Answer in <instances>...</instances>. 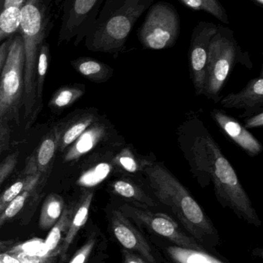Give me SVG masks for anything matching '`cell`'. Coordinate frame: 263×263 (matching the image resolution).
Wrapping results in <instances>:
<instances>
[{"instance_id": "6da1fadb", "label": "cell", "mask_w": 263, "mask_h": 263, "mask_svg": "<svg viewBox=\"0 0 263 263\" xmlns=\"http://www.w3.org/2000/svg\"><path fill=\"white\" fill-rule=\"evenodd\" d=\"M178 142L190 171L202 188L213 182L218 202L238 217L256 227L262 222L219 144L200 119L187 120L178 131Z\"/></svg>"}, {"instance_id": "7a4b0ae2", "label": "cell", "mask_w": 263, "mask_h": 263, "mask_svg": "<svg viewBox=\"0 0 263 263\" xmlns=\"http://www.w3.org/2000/svg\"><path fill=\"white\" fill-rule=\"evenodd\" d=\"M144 177L151 194L171 212L185 233L207 250L218 253L219 232L191 193L166 166L155 162L145 170Z\"/></svg>"}, {"instance_id": "3957f363", "label": "cell", "mask_w": 263, "mask_h": 263, "mask_svg": "<svg viewBox=\"0 0 263 263\" xmlns=\"http://www.w3.org/2000/svg\"><path fill=\"white\" fill-rule=\"evenodd\" d=\"M154 0H105L97 20L84 38L92 52L117 57L126 49V43L138 18Z\"/></svg>"}, {"instance_id": "277c9868", "label": "cell", "mask_w": 263, "mask_h": 263, "mask_svg": "<svg viewBox=\"0 0 263 263\" xmlns=\"http://www.w3.org/2000/svg\"><path fill=\"white\" fill-rule=\"evenodd\" d=\"M52 5L43 0H28L21 9L19 33L24 46L23 103L25 114H30L35 103L36 69L40 46L52 29Z\"/></svg>"}, {"instance_id": "5b68a950", "label": "cell", "mask_w": 263, "mask_h": 263, "mask_svg": "<svg viewBox=\"0 0 263 263\" xmlns=\"http://www.w3.org/2000/svg\"><path fill=\"white\" fill-rule=\"evenodd\" d=\"M238 62L250 63L248 53L243 52L235 38L234 31L219 25L209 43L206 81L204 96L219 103L222 88Z\"/></svg>"}, {"instance_id": "8992f818", "label": "cell", "mask_w": 263, "mask_h": 263, "mask_svg": "<svg viewBox=\"0 0 263 263\" xmlns=\"http://www.w3.org/2000/svg\"><path fill=\"white\" fill-rule=\"evenodd\" d=\"M180 31V15L174 5L157 2L147 10L145 20L137 31V40L145 49H170L177 43Z\"/></svg>"}, {"instance_id": "52a82bcc", "label": "cell", "mask_w": 263, "mask_h": 263, "mask_svg": "<svg viewBox=\"0 0 263 263\" xmlns=\"http://www.w3.org/2000/svg\"><path fill=\"white\" fill-rule=\"evenodd\" d=\"M116 204L120 211L132 220L144 233L162 238L178 247L192 250H208L194 238L183 231L176 219L166 213L139 208L125 202H118Z\"/></svg>"}, {"instance_id": "ba28073f", "label": "cell", "mask_w": 263, "mask_h": 263, "mask_svg": "<svg viewBox=\"0 0 263 263\" xmlns=\"http://www.w3.org/2000/svg\"><path fill=\"white\" fill-rule=\"evenodd\" d=\"M24 46L21 35L12 36L6 62L0 75V103L3 118L15 117L23 97Z\"/></svg>"}, {"instance_id": "9c48e42d", "label": "cell", "mask_w": 263, "mask_h": 263, "mask_svg": "<svg viewBox=\"0 0 263 263\" xmlns=\"http://www.w3.org/2000/svg\"><path fill=\"white\" fill-rule=\"evenodd\" d=\"M106 213L108 231L120 248L137 253L149 263H164L162 255L145 233L120 211L117 204L110 205Z\"/></svg>"}, {"instance_id": "30bf717a", "label": "cell", "mask_w": 263, "mask_h": 263, "mask_svg": "<svg viewBox=\"0 0 263 263\" xmlns=\"http://www.w3.org/2000/svg\"><path fill=\"white\" fill-rule=\"evenodd\" d=\"M104 1L65 0L62 6L59 44L69 43L74 39V45L78 46L95 23Z\"/></svg>"}, {"instance_id": "8fae6325", "label": "cell", "mask_w": 263, "mask_h": 263, "mask_svg": "<svg viewBox=\"0 0 263 263\" xmlns=\"http://www.w3.org/2000/svg\"><path fill=\"white\" fill-rule=\"evenodd\" d=\"M219 25L210 22L201 21L193 29L188 50L190 73L197 96H202L206 81L208 47L213 35L217 32Z\"/></svg>"}, {"instance_id": "7c38bea8", "label": "cell", "mask_w": 263, "mask_h": 263, "mask_svg": "<svg viewBox=\"0 0 263 263\" xmlns=\"http://www.w3.org/2000/svg\"><path fill=\"white\" fill-rule=\"evenodd\" d=\"M122 139L123 136L112 123L108 120L98 119L71 145L65 154V161L77 160L98 146H103Z\"/></svg>"}, {"instance_id": "4fadbf2b", "label": "cell", "mask_w": 263, "mask_h": 263, "mask_svg": "<svg viewBox=\"0 0 263 263\" xmlns=\"http://www.w3.org/2000/svg\"><path fill=\"white\" fill-rule=\"evenodd\" d=\"M108 187L110 193L118 199V202L154 211L162 206L151 194L146 184L142 182V179L126 175L116 176Z\"/></svg>"}, {"instance_id": "5bb4252c", "label": "cell", "mask_w": 263, "mask_h": 263, "mask_svg": "<svg viewBox=\"0 0 263 263\" xmlns=\"http://www.w3.org/2000/svg\"><path fill=\"white\" fill-rule=\"evenodd\" d=\"M145 235L162 255L164 263H231L219 253L184 248L154 235Z\"/></svg>"}, {"instance_id": "9a60e30c", "label": "cell", "mask_w": 263, "mask_h": 263, "mask_svg": "<svg viewBox=\"0 0 263 263\" xmlns=\"http://www.w3.org/2000/svg\"><path fill=\"white\" fill-rule=\"evenodd\" d=\"M211 116L223 133L249 156L254 157L262 153V144L236 119L220 109H213Z\"/></svg>"}, {"instance_id": "2e32d148", "label": "cell", "mask_w": 263, "mask_h": 263, "mask_svg": "<svg viewBox=\"0 0 263 263\" xmlns=\"http://www.w3.org/2000/svg\"><path fill=\"white\" fill-rule=\"evenodd\" d=\"M228 109H245L247 115L262 110L263 106L262 71L259 77L249 82L245 88L238 93H231L219 101Z\"/></svg>"}, {"instance_id": "e0dca14e", "label": "cell", "mask_w": 263, "mask_h": 263, "mask_svg": "<svg viewBox=\"0 0 263 263\" xmlns=\"http://www.w3.org/2000/svg\"><path fill=\"white\" fill-rule=\"evenodd\" d=\"M155 162V158L152 155L139 154L131 144L127 142L114 156V164L121 176L126 175L140 179H145V170Z\"/></svg>"}, {"instance_id": "ac0fdd59", "label": "cell", "mask_w": 263, "mask_h": 263, "mask_svg": "<svg viewBox=\"0 0 263 263\" xmlns=\"http://www.w3.org/2000/svg\"><path fill=\"white\" fill-rule=\"evenodd\" d=\"M94 193L93 190H88L83 192L81 197L74 208L72 218L69 227L65 233L60 247V255L62 261L66 259V253L74 242L77 234L82 228L86 225L89 217L90 210L94 199Z\"/></svg>"}, {"instance_id": "d6986e66", "label": "cell", "mask_w": 263, "mask_h": 263, "mask_svg": "<svg viewBox=\"0 0 263 263\" xmlns=\"http://www.w3.org/2000/svg\"><path fill=\"white\" fill-rule=\"evenodd\" d=\"M58 150L57 138L55 131L48 133L37 147L35 153L31 156L24 170L26 176L29 175H42L50 170Z\"/></svg>"}, {"instance_id": "ffe728a7", "label": "cell", "mask_w": 263, "mask_h": 263, "mask_svg": "<svg viewBox=\"0 0 263 263\" xmlns=\"http://www.w3.org/2000/svg\"><path fill=\"white\" fill-rule=\"evenodd\" d=\"M98 119V116L96 112H85L73 119L62 127H56L54 131L57 135L58 150L64 151Z\"/></svg>"}, {"instance_id": "44dd1931", "label": "cell", "mask_w": 263, "mask_h": 263, "mask_svg": "<svg viewBox=\"0 0 263 263\" xmlns=\"http://www.w3.org/2000/svg\"><path fill=\"white\" fill-rule=\"evenodd\" d=\"M71 65L80 75L97 83H106L112 77L114 69L103 62L91 57H80Z\"/></svg>"}, {"instance_id": "7402d4cb", "label": "cell", "mask_w": 263, "mask_h": 263, "mask_svg": "<svg viewBox=\"0 0 263 263\" xmlns=\"http://www.w3.org/2000/svg\"><path fill=\"white\" fill-rule=\"evenodd\" d=\"M74 208L65 209L59 220L51 228L44 241V247L48 256L54 258L60 254L61 241L69 227L72 218Z\"/></svg>"}, {"instance_id": "603a6c76", "label": "cell", "mask_w": 263, "mask_h": 263, "mask_svg": "<svg viewBox=\"0 0 263 263\" xmlns=\"http://www.w3.org/2000/svg\"><path fill=\"white\" fill-rule=\"evenodd\" d=\"M63 210L64 201L63 198L57 194L49 195L42 206L39 220L40 228L42 230L52 228L60 219Z\"/></svg>"}, {"instance_id": "cb8c5ba5", "label": "cell", "mask_w": 263, "mask_h": 263, "mask_svg": "<svg viewBox=\"0 0 263 263\" xmlns=\"http://www.w3.org/2000/svg\"><path fill=\"white\" fill-rule=\"evenodd\" d=\"M40 179L41 177H38L32 181L20 195L5 207L4 210L0 213V227L13 219L21 212L31 195L35 192L36 189L38 186Z\"/></svg>"}, {"instance_id": "d4e9b609", "label": "cell", "mask_w": 263, "mask_h": 263, "mask_svg": "<svg viewBox=\"0 0 263 263\" xmlns=\"http://www.w3.org/2000/svg\"><path fill=\"white\" fill-rule=\"evenodd\" d=\"M181 4L188 9L202 11L214 16L224 24H230L226 9L220 0H178Z\"/></svg>"}, {"instance_id": "484cf974", "label": "cell", "mask_w": 263, "mask_h": 263, "mask_svg": "<svg viewBox=\"0 0 263 263\" xmlns=\"http://www.w3.org/2000/svg\"><path fill=\"white\" fill-rule=\"evenodd\" d=\"M49 57H50V47L47 42L40 46L37 57V69H36L35 80V102L40 103L43 97V86H44L45 79L49 66Z\"/></svg>"}, {"instance_id": "4316f807", "label": "cell", "mask_w": 263, "mask_h": 263, "mask_svg": "<svg viewBox=\"0 0 263 263\" xmlns=\"http://www.w3.org/2000/svg\"><path fill=\"white\" fill-rule=\"evenodd\" d=\"M22 7H9L0 13V43L15 35L20 27Z\"/></svg>"}, {"instance_id": "83f0119b", "label": "cell", "mask_w": 263, "mask_h": 263, "mask_svg": "<svg viewBox=\"0 0 263 263\" xmlns=\"http://www.w3.org/2000/svg\"><path fill=\"white\" fill-rule=\"evenodd\" d=\"M84 94V89L78 87L60 88L51 99L50 106L57 109H63L74 104Z\"/></svg>"}, {"instance_id": "f1b7e54d", "label": "cell", "mask_w": 263, "mask_h": 263, "mask_svg": "<svg viewBox=\"0 0 263 263\" xmlns=\"http://www.w3.org/2000/svg\"><path fill=\"white\" fill-rule=\"evenodd\" d=\"M42 175L37 174L29 175L25 176L23 179H19L16 182L6 189L1 195H0V213L4 210L5 207L13 200L18 195H20L32 181L37 178L41 177Z\"/></svg>"}, {"instance_id": "f546056e", "label": "cell", "mask_w": 263, "mask_h": 263, "mask_svg": "<svg viewBox=\"0 0 263 263\" xmlns=\"http://www.w3.org/2000/svg\"><path fill=\"white\" fill-rule=\"evenodd\" d=\"M7 253H23L30 256H40V257L51 258L48 256L47 252L44 247V241L41 239H32L16 246H12L7 250Z\"/></svg>"}, {"instance_id": "4dcf8cb0", "label": "cell", "mask_w": 263, "mask_h": 263, "mask_svg": "<svg viewBox=\"0 0 263 263\" xmlns=\"http://www.w3.org/2000/svg\"><path fill=\"white\" fill-rule=\"evenodd\" d=\"M18 161L16 153L9 155L0 163V186L15 170Z\"/></svg>"}, {"instance_id": "1f68e13d", "label": "cell", "mask_w": 263, "mask_h": 263, "mask_svg": "<svg viewBox=\"0 0 263 263\" xmlns=\"http://www.w3.org/2000/svg\"><path fill=\"white\" fill-rule=\"evenodd\" d=\"M11 254V253H10ZM19 259L20 263H51L52 258L40 257L37 256H30L23 253H12Z\"/></svg>"}, {"instance_id": "d6a6232c", "label": "cell", "mask_w": 263, "mask_h": 263, "mask_svg": "<svg viewBox=\"0 0 263 263\" xmlns=\"http://www.w3.org/2000/svg\"><path fill=\"white\" fill-rule=\"evenodd\" d=\"M120 251L121 263H149L137 253L128 251L123 248H120Z\"/></svg>"}, {"instance_id": "836d02e7", "label": "cell", "mask_w": 263, "mask_h": 263, "mask_svg": "<svg viewBox=\"0 0 263 263\" xmlns=\"http://www.w3.org/2000/svg\"><path fill=\"white\" fill-rule=\"evenodd\" d=\"M263 126V112L262 110L249 117L246 120L244 127L247 129H254V128H261Z\"/></svg>"}, {"instance_id": "e575fe53", "label": "cell", "mask_w": 263, "mask_h": 263, "mask_svg": "<svg viewBox=\"0 0 263 263\" xmlns=\"http://www.w3.org/2000/svg\"><path fill=\"white\" fill-rule=\"evenodd\" d=\"M9 129L3 122V118L0 119V153L3 151L9 143Z\"/></svg>"}, {"instance_id": "d590c367", "label": "cell", "mask_w": 263, "mask_h": 263, "mask_svg": "<svg viewBox=\"0 0 263 263\" xmlns=\"http://www.w3.org/2000/svg\"><path fill=\"white\" fill-rule=\"evenodd\" d=\"M12 36L6 39L3 43H0V75H1L5 62H6V57H7L8 52H9V46H10Z\"/></svg>"}, {"instance_id": "8d00e7d4", "label": "cell", "mask_w": 263, "mask_h": 263, "mask_svg": "<svg viewBox=\"0 0 263 263\" xmlns=\"http://www.w3.org/2000/svg\"><path fill=\"white\" fill-rule=\"evenodd\" d=\"M28 0H0V13L9 7H23Z\"/></svg>"}, {"instance_id": "74e56055", "label": "cell", "mask_w": 263, "mask_h": 263, "mask_svg": "<svg viewBox=\"0 0 263 263\" xmlns=\"http://www.w3.org/2000/svg\"><path fill=\"white\" fill-rule=\"evenodd\" d=\"M0 263H20L19 259L10 253H0Z\"/></svg>"}, {"instance_id": "f35d334b", "label": "cell", "mask_w": 263, "mask_h": 263, "mask_svg": "<svg viewBox=\"0 0 263 263\" xmlns=\"http://www.w3.org/2000/svg\"><path fill=\"white\" fill-rule=\"evenodd\" d=\"M14 245V241L0 240V252L8 250Z\"/></svg>"}, {"instance_id": "ab89813d", "label": "cell", "mask_w": 263, "mask_h": 263, "mask_svg": "<svg viewBox=\"0 0 263 263\" xmlns=\"http://www.w3.org/2000/svg\"><path fill=\"white\" fill-rule=\"evenodd\" d=\"M256 6H259V7H263V0H251Z\"/></svg>"}, {"instance_id": "60d3db41", "label": "cell", "mask_w": 263, "mask_h": 263, "mask_svg": "<svg viewBox=\"0 0 263 263\" xmlns=\"http://www.w3.org/2000/svg\"><path fill=\"white\" fill-rule=\"evenodd\" d=\"M59 0H43V3H46V5H52V3H57Z\"/></svg>"}, {"instance_id": "b9f144b4", "label": "cell", "mask_w": 263, "mask_h": 263, "mask_svg": "<svg viewBox=\"0 0 263 263\" xmlns=\"http://www.w3.org/2000/svg\"><path fill=\"white\" fill-rule=\"evenodd\" d=\"M3 118V115H2V106L1 103H0V119Z\"/></svg>"}]
</instances>
